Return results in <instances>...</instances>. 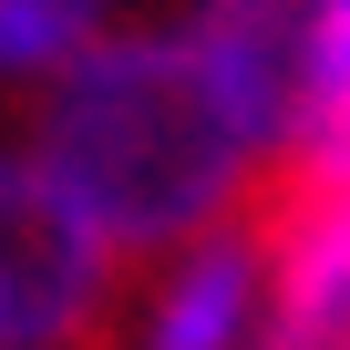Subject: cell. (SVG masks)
Masks as SVG:
<instances>
[{
  "mask_svg": "<svg viewBox=\"0 0 350 350\" xmlns=\"http://www.w3.org/2000/svg\"><path fill=\"white\" fill-rule=\"evenodd\" d=\"M124 258L72 217L21 134H0V350H93L113 329Z\"/></svg>",
  "mask_w": 350,
  "mask_h": 350,
  "instance_id": "cell-2",
  "label": "cell"
},
{
  "mask_svg": "<svg viewBox=\"0 0 350 350\" xmlns=\"http://www.w3.org/2000/svg\"><path fill=\"white\" fill-rule=\"evenodd\" d=\"M124 0H0V93H42L62 62H83Z\"/></svg>",
  "mask_w": 350,
  "mask_h": 350,
  "instance_id": "cell-5",
  "label": "cell"
},
{
  "mask_svg": "<svg viewBox=\"0 0 350 350\" xmlns=\"http://www.w3.org/2000/svg\"><path fill=\"white\" fill-rule=\"evenodd\" d=\"M258 319H268V237L258 217H227L217 237L165 258V278L144 288L134 350H258Z\"/></svg>",
  "mask_w": 350,
  "mask_h": 350,
  "instance_id": "cell-3",
  "label": "cell"
},
{
  "mask_svg": "<svg viewBox=\"0 0 350 350\" xmlns=\"http://www.w3.org/2000/svg\"><path fill=\"white\" fill-rule=\"evenodd\" d=\"M319 11L329 0H196L186 31L196 52L217 62V83L237 93L247 134L278 154L288 144V113H299V72H309V42H319Z\"/></svg>",
  "mask_w": 350,
  "mask_h": 350,
  "instance_id": "cell-4",
  "label": "cell"
},
{
  "mask_svg": "<svg viewBox=\"0 0 350 350\" xmlns=\"http://www.w3.org/2000/svg\"><path fill=\"white\" fill-rule=\"evenodd\" d=\"M21 144L113 258H175L217 237L227 217H247V186L268 165V144L247 134L237 93L217 83L186 21L103 31L31 93Z\"/></svg>",
  "mask_w": 350,
  "mask_h": 350,
  "instance_id": "cell-1",
  "label": "cell"
}]
</instances>
